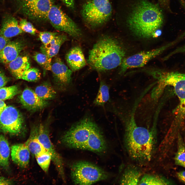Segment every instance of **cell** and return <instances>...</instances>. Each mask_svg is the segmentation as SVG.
<instances>
[{"label":"cell","mask_w":185,"mask_h":185,"mask_svg":"<svg viewBox=\"0 0 185 185\" xmlns=\"http://www.w3.org/2000/svg\"><path fill=\"white\" fill-rule=\"evenodd\" d=\"M71 175L74 184L78 185L92 184L109 177V174L100 168L83 161H78L72 164Z\"/></svg>","instance_id":"5b68a950"},{"label":"cell","mask_w":185,"mask_h":185,"mask_svg":"<svg viewBox=\"0 0 185 185\" xmlns=\"http://www.w3.org/2000/svg\"><path fill=\"white\" fill-rule=\"evenodd\" d=\"M19 25L23 32L31 34L34 35L37 32V30L32 24L25 19H21Z\"/></svg>","instance_id":"d6a6232c"},{"label":"cell","mask_w":185,"mask_h":185,"mask_svg":"<svg viewBox=\"0 0 185 185\" xmlns=\"http://www.w3.org/2000/svg\"><path fill=\"white\" fill-rule=\"evenodd\" d=\"M95 122L87 116L73 125L62 136L61 142L72 149H85L91 129Z\"/></svg>","instance_id":"8992f818"},{"label":"cell","mask_w":185,"mask_h":185,"mask_svg":"<svg viewBox=\"0 0 185 185\" xmlns=\"http://www.w3.org/2000/svg\"><path fill=\"white\" fill-rule=\"evenodd\" d=\"M10 42L9 38H6L0 35V52Z\"/></svg>","instance_id":"8d00e7d4"},{"label":"cell","mask_w":185,"mask_h":185,"mask_svg":"<svg viewBox=\"0 0 185 185\" xmlns=\"http://www.w3.org/2000/svg\"><path fill=\"white\" fill-rule=\"evenodd\" d=\"M58 34L56 32L43 31L40 32L39 36L44 46H45L48 44Z\"/></svg>","instance_id":"836d02e7"},{"label":"cell","mask_w":185,"mask_h":185,"mask_svg":"<svg viewBox=\"0 0 185 185\" xmlns=\"http://www.w3.org/2000/svg\"><path fill=\"white\" fill-rule=\"evenodd\" d=\"M36 0H16L18 11L22 13Z\"/></svg>","instance_id":"e575fe53"},{"label":"cell","mask_w":185,"mask_h":185,"mask_svg":"<svg viewBox=\"0 0 185 185\" xmlns=\"http://www.w3.org/2000/svg\"><path fill=\"white\" fill-rule=\"evenodd\" d=\"M109 87L104 81L100 80L97 95L93 103L95 105L104 106L109 99Z\"/></svg>","instance_id":"d4e9b609"},{"label":"cell","mask_w":185,"mask_h":185,"mask_svg":"<svg viewBox=\"0 0 185 185\" xmlns=\"http://www.w3.org/2000/svg\"><path fill=\"white\" fill-rule=\"evenodd\" d=\"M171 44L149 51L141 52L124 58L121 65L120 73H124L131 68L142 67L151 60L162 52Z\"/></svg>","instance_id":"30bf717a"},{"label":"cell","mask_w":185,"mask_h":185,"mask_svg":"<svg viewBox=\"0 0 185 185\" xmlns=\"http://www.w3.org/2000/svg\"><path fill=\"white\" fill-rule=\"evenodd\" d=\"M30 153L24 143L15 144L11 147V156L12 161L22 168H26L28 165Z\"/></svg>","instance_id":"ac0fdd59"},{"label":"cell","mask_w":185,"mask_h":185,"mask_svg":"<svg viewBox=\"0 0 185 185\" xmlns=\"http://www.w3.org/2000/svg\"><path fill=\"white\" fill-rule=\"evenodd\" d=\"M32 128L34 131L40 142L51 155L52 161L59 174L64 181L65 176L63 161L51 141L47 127L43 124L40 123L34 125Z\"/></svg>","instance_id":"9c48e42d"},{"label":"cell","mask_w":185,"mask_h":185,"mask_svg":"<svg viewBox=\"0 0 185 185\" xmlns=\"http://www.w3.org/2000/svg\"><path fill=\"white\" fill-rule=\"evenodd\" d=\"M33 58L44 69L51 70L52 58H49L46 54L43 52H36L33 55Z\"/></svg>","instance_id":"f1b7e54d"},{"label":"cell","mask_w":185,"mask_h":185,"mask_svg":"<svg viewBox=\"0 0 185 185\" xmlns=\"http://www.w3.org/2000/svg\"><path fill=\"white\" fill-rule=\"evenodd\" d=\"M8 81V79L2 72L0 71V88L4 86Z\"/></svg>","instance_id":"d590c367"},{"label":"cell","mask_w":185,"mask_h":185,"mask_svg":"<svg viewBox=\"0 0 185 185\" xmlns=\"http://www.w3.org/2000/svg\"><path fill=\"white\" fill-rule=\"evenodd\" d=\"M37 162L42 170L47 172L51 161V157L47 152L40 153L35 156Z\"/></svg>","instance_id":"4dcf8cb0"},{"label":"cell","mask_w":185,"mask_h":185,"mask_svg":"<svg viewBox=\"0 0 185 185\" xmlns=\"http://www.w3.org/2000/svg\"><path fill=\"white\" fill-rule=\"evenodd\" d=\"M158 2L161 7L166 8L168 7L169 0H158Z\"/></svg>","instance_id":"60d3db41"},{"label":"cell","mask_w":185,"mask_h":185,"mask_svg":"<svg viewBox=\"0 0 185 185\" xmlns=\"http://www.w3.org/2000/svg\"><path fill=\"white\" fill-rule=\"evenodd\" d=\"M13 183L11 180L4 177L0 176V185H11Z\"/></svg>","instance_id":"74e56055"},{"label":"cell","mask_w":185,"mask_h":185,"mask_svg":"<svg viewBox=\"0 0 185 185\" xmlns=\"http://www.w3.org/2000/svg\"><path fill=\"white\" fill-rule=\"evenodd\" d=\"M20 103L28 110L35 111L47 106L49 103L40 98L34 90L27 87L23 90L19 97Z\"/></svg>","instance_id":"4fadbf2b"},{"label":"cell","mask_w":185,"mask_h":185,"mask_svg":"<svg viewBox=\"0 0 185 185\" xmlns=\"http://www.w3.org/2000/svg\"><path fill=\"white\" fill-rule=\"evenodd\" d=\"M24 46L22 41H10L0 52V61L6 64L14 60L19 55Z\"/></svg>","instance_id":"d6986e66"},{"label":"cell","mask_w":185,"mask_h":185,"mask_svg":"<svg viewBox=\"0 0 185 185\" xmlns=\"http://www.w3.org/2000/svg\"><path fill=\"white\" fill-rule=\"evenodd\" d=\"M125 52L119 42L108 36L100 38L89 51L87 62L98 71L111 70L121 65Z\"/></svg>","instance_id":"7a4b0ae2"},{"label":"cell","mask_w":185,"mask_h":185,"mask_svg":"<svg viewBox=\"0 0 185 185\" xmlns=\"http://www.w3.org/2000/svg\"><path fill=\"white\" fill-rule=\"evenodd\" d=\"M140 177V173L138 169L134 167H130L125 171L120 183L122 185H138Z\"/></svg>","instance_id":"603a6c76"},{"label":"cell","mask_w":185,"mask_h":185,"mask_svg":"<svg viewBox=\"0 0 185 185\" xmlns=\"http://www.w3.org/2000/svg\"><path fill=\"white\" fill-rule=\"evenodd\" d=\"M47 19L57 30L76 39L82 35L81 31L76 24L57 6H52L48 13Z\"/></svg>","instance_id":"52a82bcc"},{"label":"cell","mask_w":185,"mask_h":185,"mask_svg":"<svg viewBox=\"0 0 185 185\" xmlns=\"http://www.w3.org/2000/svg\"><path fill=\"white\" fill-rule=\"evenodd\" d=\"M131 8L126 21L129 29L137 36L153 37L163 22L159 7L147 0H139Z\"/></svg>","instance_id":"6da1fadb"},{"label":"cell","mask_w":185,"mask_h":185,"mask_svg":"<svg viewBox=\"0 0 185 185\" xmlns=\"http://www.w3.org/2000/svg\"><path fill=\"white\" fill-rule=\"evenodd\" d=\"M24 32L20 28L16 19L10 14L4 15L2 19L0 35L9 38L16 36Z\"/></svg>","instance_id":"e0dca14e"},{"label":"cell","mask_w":185,"mask_h":185,"mask_svg":"<svg viewBox=\"0 0 185 185\" xmlns=\"http://www.w3.org/2000/svg\"><path fill=\"white\" fill-rule=\"evenodd\" d=\"M6 64L13 75L18 79H20L24 72L31 67L29 58L26 55H18Z\"/></svg>","instance_id":"ffe728a7"},{"label":"cell","mask_w":185,"mask_h":185,"mask_svg":"<svg viewBox=\"0 0 185 185\" xmlns=\"http://www.w3.org/2000/svg\"><path fill=\"white\" fill-rule=\"evenodd\" d=\"M155 138L152 131L138 126L134 123H130L126 127L124 138L128 153L136 161L150 160L154 149Z\"/></svg>","instance_id":"3957f363"},{"label":"cell","mask_w":185,"mask_h":185,"mask_svg":"<svg viewBox=\"0 0 185 185\" xmlns=\"http://www.w3.org/2000/svg\"><path fill=\"white\" fill-rule=\"evenodd\" d=\"M68 40L65 35L58 34L48 44L43 46L42 49L43 53L52 58L57 54L61 45Z\"/></svg>","instance_id":"44dd1931"},{"label":"cell","mask_w":185,"mask_h":185,"mask_svg":"<svg viewBox=\"0 0 185 185\" xmlns=\"http://www.w3.org/2000/svg\"><path fill=\"white\" fill-rule=\"evenodd\" d=\"M6 106V105L3 100H0V114Z\"/></svg>","instance_id":"b9f144b4"},{"label":"cell","mask_w":185,"mask_h":185,"mask_svg":"<svg viewBox=\"0 0 185 185\" xmlns=\"http://www.w3.org/2000/svg\"><path fill=\"white\" fill-rule=\"evenodd\" d=\"M22 115L15 107L6 106L0 114V130L13 135L20 133L24 126Z\"/></svg>","instance_id":"ba28073f"},{"label":"cell","mask_w":185,"mask_h":185,"mask_svg":"<svg viewBox=\"0 0 185 185\" xmlns=\"http://www.w3.org/2000/svg\"><path fill=\"white\" fill-rule=\"evenodd\" d=\"M51 70L56 81L60 85L66 86L70 83L72 71L59 58L56 57L52 62Z\"/></svg>","instance_id":"9a60e30c"},{"label":"cell","mask_w":185,"mask_h":185,"mask_svg":"<svg viewBox=\"0 0 185 185\" xmlns=\"http://www.w3.org/2000/svg\"><path fill=\"white\" fill-rule=\"evenodd\" d=\"M177 175L178 178L181 182L185 184V170L177 172Z\"/></svg>","instance_id":"f35d334b"},{"label":"cell","mask_w":185,"mask_h":185,"mask_svg":"<svg viewBox=\"0 0 185 185\" xmlns=\"http://www.w3.org/2000/svg\"><path fill=\"white\" fill-rule=\"evenodd\" d=\"M175 53L182 52L185 53V45L183 47L176 50L175 51Z\"/></svg>","instance_id":"7bdbcfd3"},{"label":"cell","mask_w":185,"mask_h":185,"mask_svg":"<svg viewBox=\"0 0 185 185\" xmlns=\"http://www.w3.org/2000/svg\"><path fill=\"white\" fill-rule=\"evenodd\" d=\"M168 180L158 176L146 174L140 180L138 185H169L172 184Z\"/></svg>","instance_id":"83f0119b"},{"label":"cell","mask_w":185,"mask_h":185,"mask_svg":"<svg viewBox=\"0 0 185 185\" xmlns=\"http://www.w3.org/2000/svg\"><path fill=\"white\" fill-rule=\"evenodd\" d=\"M53 0H36L22 13L31 20L40 21L47 19L48 13L53 5Z\"/></svg>","instance_id":"7c38bea8"},{"label":"cell","mask_w":185,"mask_h":185,"mask_svg":"<svg viewBox=\"0 0 185 185\" xmlns=\"http://www.w3.org/2000/svg\"><path fill=\"white\" fill-rule=\"evenodd\" d=\"M163 80L164 84L174 88L180 101L179 114L181 117H183L185 114V73L177 72L166 73Z\"/></svg>","instance_id":"8fae6325"},{"label":"cell","mask_w":185,"mask_h":185,"mask_svg":"<svg viewBox=\"0 0 185 185\" xmlns=\"http://www.w3.org/2000/svg\"><path fill=\"white\" fill-rule=\"evenodd\" d=\"M10 149L8 141L5 137L0 135V165L7 169L9 166Z\"/></svg>","instance_id":"cb8c5ba5"},{"label":"cell","mask_w":185,"mask_h":185,"mask_svg":"<svg viewBox=\"0 0 185 185\" xmlns=\"http://www.w3.org/2000/svg\"><path fill=\"white\" fill-rule=\"evenodd\" d=\"M67 7L73 9L74 8V0H61Z\"/></svg>","instance_id":"ab89813d"},{"label":"cell","mask_w":185,"mask_h":185,"mask_svg":"<svg viewBox=\"0 0 185 185\" xmlns=\"http://www.w3.org/2000/svg\"><path fill=\"white\" fill-rule=\"evenodd\" d=\"M24 144L30 153L35 156L47 151L39 140L34 131L32 128L30 136Z\"/></svg>","instance_id":"7402d4cb"},{"label":"cell","mask_w":185,"mask_h":185,"mask_svg":"<svg viewBox=\"0 0 185 185\" xmlns=\"http://www.w3.org/2000/svg\"><path fill=\"white\" fill-rule=\"evenodd\" d=\"M67 63L72 71H78L85 66L86 61L81 48L76 46L72 48L66 54Z\"/></svg>","instance_id":"2e32d148"},{"label":"cell","mask_w":185,"mask_h":185,"mask_svg":"<svg viewBox=\"0 0 185 185\" xmlns=\"http://www.w3.org/2000/svg\"><path fill=\"white\" fill-rule=\"evenodd\" d=\"M107 149L106 143L102 132L95 123L91 129L84 150L101 154L105 152Z\"/></svg>","instance_id":"5bb4252c"},{"label":"cell","mask_w":185,"mask_h":185,"mask_svg":"<svg viewBox=\"0 0 185 185\" xmlns=\"http://www.w3.org/2000/svg\"><path fill=\"white\" fill-rule=\"evenodd\" d=\"M41 75L38 69L30 67L24 72L20 79L29 82H35L40 79Z\"/></svg>","instance_id":"1f68e13d"},{"label":"cell","mask_w":185,"mask_h":185,"mask_svg":"<svg viewBox=\"0 0 185 185\" xmlns=\"http://www.w3.org/2000/svg\"><path fill=\"white\" fill-rule=\"evenodd\" d=\"M34 91L40 98L46 101L53 99L56 95L55 90L50 84L46 83L38 86Z\"/></svg>","instance_id":"484cf974"},{"label":"cell","mask_w":185,"mask_h":185,"mask_svg":"<svg viewBox=\"0 0 185 185\" xmlns=\"http://www.w3.org/2000/svg\"><path fill=\"white\" fill-rule=\"evenodd\" d=\"M112 13L109 0H88L83 4L81 10L85 23L92 29L105 24L110 18Z\"/></svg>","instance_id":"277c9868"},{"label":"cell","mask_w":185,"mask_h":185,"mask_svg":"<svg viewBox=\"0 0 185 185\" xmlns=\"http://www.w3.org/2000/svg\"><path fill=\"white\" fill-rule=\"evenodd\" d=\"M177 150L174 160L175 164L185 168V141L180 134L177 138Z\"/></svg>","instance_id":"4316f807"},{"label":"cell","mask_w":185,"mask_h":185,"mask_svg":"<svg viewBox=\"0 0 185 185\" xmlns=\"http://www.w3.org/2000/svg\"><path fill=\"white\" fill-rule=\"evenodd\" d=\"M19 88L16 85L0 88V100H3L11 99L19 92Z\"/></svg>","instance_id":"f546056e"}]
</instances>
